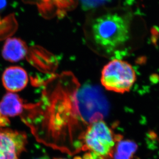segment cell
Returning <instances> with one entry per match:
<instances>
[{
  "instance_id": "obj_4",
  "label": "cell",
  "mask_w": 159,
  "mask_h": 159,
  "mask_svg": "<svg viewBox=\"0 0 159 159\" xmlns=\"http://www.w3.org/2000/svg\"><path fill=\"white\" fill-rule=\"evenodd\" d=\"M27 144L25 132L1 128L0 159H19Z\"/></svg>"
},
{
  "instance_id": "obj_3",
  "label": "cell",
  "mask_w": 159,
  "mask_h": 159,
  "mask_svg": "<svg viewBox=\"0 0 159 159\" xmlns=\"http://www.w3.org/2000/svg\"><path fill=\"white\" fill-rule=\"evenodd\" d=\"M84 146L98 157H106L114 150L116 139L111 129L102 120L90 124L84 134Z\"/></svg>"
},
{
  "instance_id": "obj_6",
  "label": "cell",
  "mask_w": 159,
  "mask_h": 159,
  "mask_svg": "<svg viewBox=\"0 0 159 159\" xmlns=\"http://www.w3.org/2000/svg\"><path fill=\"white\" fill-rule=\"evenodd\" d=\"M29 77L26 71L21 67L11 66L3 73V86L9 92L15 93L24 89L27 86Z\"/></svg>"
},
{
  "instance_id": "obj_2",
  "label": "cell",
  "mask_w": 159,
  "mask_h": 159,
  "mask_svg": "<svg viewBox=\"0 0 159 159\" xmlns=\"http://www.w3.org/2000/svg\"><path fill=\"white\" fill-rule=\"evenodd\" d=\"M135 80V73L130 65L122 60L114 59L103 68L101 82L107 90L124 93L130 90Z\"/></svg>"
},
{
  "instance_id": "obj_5",
  "label": "cell",
  "mask_w": 159,
  "mask_h": 159,
  "mask_svg": "<svg viewBox=\"0 0 159 159\" xmlns=\"http://www.w3.org/2000/svg\"><path fill=\"white\" fill-rule=\"evenodd\" d=\"M25 106L22 99L17 94L6 93L0 101V128L9 126V118L22 114Z\"/></svg>"
},
{
  "instance_id": "obj_9",
  "label": "cell",
  "mask_w": 159,
  "mask_h": 159,
  "mask_svg": "<svg viewBox=\"0 0 159 159\" xmlns=\"http://www.w3.org/2000/svg\"><path fill=\"white\" fill-rule=\"evenodd\" d=\"M83 2L85 3V4L88 6H94L98 5L99 4L102 3L106 0H83Z\"/></svg>"
},
{
  "instance_id": "obj_11",
  "label": "cell",
  "mask_w": 159,
  "mask_h": 159,
  "mask_svg": "<svg viewBox=\"0 0 159 159\" xmlns=\"http://www.w3.org/2000/svg\"><path fill=\"white\" fill-rule=\"evenodd\" d=\"M36 159H50V158H48V156H43Z\"/></svg>"
},
{
  "instance_id": "obj_10",
  "label": "cell",
  "mask_w": 159,
  "mask_h": 159,
  "mask_svg": "<svg viewBox=\"0 0 159 159\" xmlns=\"http://www.w3.org/2000/svg\"><path fill=\"white\" fill-rule=\"evenodd\" d=\"M7 5L6 0H0V11L3 10Z\"/></svg>"
},
{
  "instance_id": "obj_12",
  "label": "cell",
  "mask_w": 159,
  "mask_h": 159,
  "mask_svg": "<svg viewBox=\"0 0 159 159\" xmlns=\"http://www.w3.org/2000/svg\"><path fill=\"white\" fill-rule=\"evenodd\" d=\"M62 159V158H60V159Z\"/></svg>"
},
{
  "instance_id": "obj_7",
  "label": "cell",
  "mask_w": 159,
  "mask_h": 159,
  "mask_svg": "<svg viewBox=\"0 0 159 159\" xmlns=\"http://www.w3.org/2000/svg\"><path fill=\"white\" fill-rule=\"evenodd\" d=\"M27 51V44L24 41L18 38H11L5 42L2 56L8 61L16 62L23 59Z\"/></svg>"
},
{
  "instance_id": "obj_1",
  "label": "cell",
  "mask_w": 159,
  "mask_h": 159,
  "mask_svg": "<svg viewBox=\"0 0 159 159\" xmlns=\"http://www.w3.org/2000/svg\"><path fill=\"white\" fill-rule=\"evenodd\" d=\"M90 32L94 43L107 53L111 54L129 40L130 23L123 15L108 12L93 20Z\"/></svg>"
},
{
  "instance_id": "obj_8",
  "label": "cell",
  "mask_w": 159,
  "mask_h": 159,
  "mask_svg": "<svg viewBox=\"0 0 159 159\" xmlns=\"http://www.w3.org/2000/svg\"><path fill=\"white\" fill-rule=\"evenodd\" d=\"M115 159H130L137 149V145L131 141H125L116 146Z\"/></svg>"
}]
</instances>
